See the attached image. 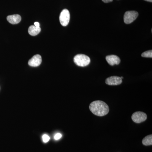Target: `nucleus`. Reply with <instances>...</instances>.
Listing matches in <instances>:
<instances>
[{"label":"nucleus","instance_id":"0eeeda50","mask_svg":"<svg viewBox=\"0 0 152 152\" xmlns=\"http://www.w3.org/2000/svg\"><path fill=\"white\" fill-rule=\"evenodd\" d=\"M42 62V57L40 55H36L29 61L28 65L31 66L37 67L41 64Z\"/></svg>","mask_w":152,"mask_h":152},{"label":"nucleus","instance_id":"f257e3e1","mask_svg":"<svg viewBox=\"0 0 152 152\" xmlns=\"http://www.w3.org/2000/svg\"><path fill=\"white\" fill-rule=\"evenodd\" d=\"M89 109L94 115L102 117L108 113L110 108L108 105L102 101H95L90 104Z\"/></svg>","mask_w":152,"mask_h":152},{"label":"nucleus","instance_id":"2eb2a0df","mask_svg":"<svg viewBox=\"0 0 152 152\" xmlns=\"http://www.w3.org/2000/svg\"><path fill=\"white\" fill-rule=\"evenodd\" d=\"M102 1H103L104 3H107L113 1V0H102Z\"/></svg>","mask_w":152,"mask_h":152},{"label":"nucleus","instance_id":"39448f33","mask_svg":"<svg viewBox=\"0 0 152 152\" xmlns=\"http://www.w3.org/2000/svg\"><path fill=\"white\" fill-rule=\"evenodd\" d=\"M70 13L67 9H64L62 11L60 14L59 20L61 24L63 26H67L69 22Z\"/></svg>","mask_w":152,"mask_h":152},{"label":"nucleus","instance_id":"4468645a","mask_svg":"<svg viewBox=\"0 0 152 152\" xmlns=\"http://www.w3.org/2000/svg\"><path fill=\"white\" fill-rule=\"evenodd\" d=\"M62 134L60 133H57L54 136V139L55 140H58L62 137Z\"/></svg>","mask_w":152,"mask_h":152},{"label":"nucleus","instance_id":"7ed1b4c3","mask_svg":"<svg viewBox=\"0 0 152 152\" xmlns=\"http://www.w3.org/2000/svg\"><path fill=\"white\" fill-rule=\"evenodd\" d=\"M138 13L135 11H127L124 16V21L125 23L129 24L134 22L138 16Z\"/></svg>","mask_w":152,"mask_h":152},{"label":"nucleus","instance_id":"f3484780","mask_svg":"<svg viewBox=\"0 0 152 152\" xmlns=\"http://www.w3.org/2000/svg\"><path fill=\"white\" fill-rule=\"evenodd\" d=\"M145 1H147L150 2H152V0H145Z\"/></svg>","mask_w":152,"mask_h":152},{"label":"nucleus","instance_id":"20e7f679","mask_svg":"<svg viewBox=\"0 0 152 152\" xmlns=\"http://www.w3.org/2000/svg\"><path fill=\"white\" fill-rule=\"evenodd\" d=\"M146 114L143 112L138 111L134 113L132 115V119L133 121L137 124L143 122L146 120Z\"/></svg>","mask_w":152,"mask_h":152},{"label":"nucleus","instance_id":"f8f14e48","mask_svg":"<svg viewBox=\"0 0 152 152\" xmlns=\"http://www.w3.org/2000/svg\"><path fill=\"white\" fill-rule=\"evenodd\" d=\"M141 56L142 57H145V58H152V50H150L144 52L142 54Z\"/></svg>","mask_w":152,"mask_h":152},{"label":"nucleus","instance_id":"dca6fc26","mask_svg":"<svg viewBox=\"0 0 152 152\" xmlns=\"http://www.w3.org/2000/svg\"><path fill=\"white\" fill-rule=\"evenodd\" d=\"M34 26L37 27H39V23L38 22H35L34 23Z\"/></svg>","mask_w":152,"mask_h":152},{"label":"nucleus","instance_id":"9b49d317","mask_svg":"<svg viewBox=\"0 0 152 152\" xmlns=\"http://www.w3.org/2000/svg\"><path fill=\"white\" fill-rule=\"evenodd\" d=\"M142 143L145 146L151 145H152V135L146 136L142 140Z\"/></svg>","mask_w":152,"mask_h":152},{"label":"nucleus","instance_id":"9d476101","mask_svg":"<svg viewBox=\"0 0 152 152\" xmlns=\"http://www.w3.org/2000/svg\"><path fill=\"white\" fill-rule=\"evenodd\" d=\"M41 28L37 27L34 26H30L28 28V33L31 35L35 36L37 35L40 32Z\"/></svg>","mask_w":152,"mask_h":152},{"label":"nucleus","instance_id":"6e6552de","mask_svg":"<svg viewBox=\"0 0 152 152\" xmlns=\"http://www.w3.org/2000/svg\"><path fill=\"white\" fill-rule=\"evenodd\" d=\"M106 59L108 63L111 66L118 65L121 63L119 57L115 55H110L106 57Z\"/></svg>","mask_w":152,"mask_h":152},{"label":"nucleus","instance_id":"a211bd4d","mask_svg":"<svg viewBox=\"0 0 152 152\" xmlns=\"http://www.w3.org/2000/svg\"><path fill=\"white\" fill-rule=\"evenodd\" d=\"M121 78L122 79H124V77H121Z\"/></svg>","mask_w":152,"mask_h":152},{"label":"nucleus","instance_id":"ddd939ff","mask_svg":"<svg viewBox=\"0 0 152 152\" xmlns=\"http://www.w3.org/2000/svg\"><path fill=\"white\" fill-rule=\"evenodd\" d=\"M50 137L47 134H44L42 136V140L44 142L47 143L50 140Z\"/></svg>","mask_w":152,"mask_h":152},{"label":"nucleus","instance_id":"1a4fd4ad","mask_svg":"<svg viewBox=\"0 0 152 152\" xmlns=\"http://www.w3.org/2000/svg\"><path fill=\"white\" fill-rule=\"evenodd\" d=\"M7 20L12 24H17L21 21V17L19 15H12L7 17Z\"/></svg>","mask_w":152,"mask_h":152},{"label":"nucleus","instance_id":"f03ea898","mask_svg":"<svg viewBox=\"0 0 152 152\" xmlns=\"http://www.w3.org/2000/svg\"><path fill=\"white\" fill-rule=\"evenodd\" d=\"M74 61L77 65L81 67L86 66L91 62L89 57L84 54L77 55L74 58Z\"/></svg>","mask_w":152,"mask_h":152},{"label":"nucleus","instance_id":"423d86ee","mask_svg":"<svg viewBox=\"0 0 152 152\" xmlns=\"http://www.w3.org/2000/svg\"><path fill=\"white\" fill-rule=\"evenodd\" d=\"M105 83L109 86H118L122 83V79L118 76H112L106 79Z\"/></svg>","mask_w":152,"mask_h":152}]
</instances>
